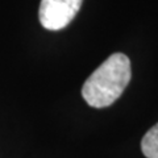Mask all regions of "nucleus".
I'll use <instances>...</instances> for the list:
<instances>
[{"instance_id": "1", "label": "nucleus", "mask_w": 158, "mask_h": 158, "mask_svg": "<svg viewBox=\"0 0 158 158\" xmlns=\"http://www.w3.org/2000/svg\"><path fill=\"white\" fill-rule=\"evenodd\" d=\"M131 77L129 58L123 53H113L87 78L82 96L91 107H108L121 96Z\"/></svg>"}, {"instance_id": "2", "label": "nucleus", "mask_w": 158, "mask_h": 158, "mask_svg": "<svg viewBox=\"0 0 158 158\" xmlns=\"http://www.w3.org/2000/svg\"><path fill=\"white\" fill-rule=\"evenodd\" d=\"M83 0H41L38 19L48 31H61L77 16Z\"/></svg>"}, {"instance_id": "3", "label": "nucleus", "mask_w": 158, "mask_h": 158, "mask_svg": "<svg viewBox=\"0 0 158 158\" xmlns=\"http://www.w3.org/2000/svg\"><path fill=\"white\" fill-rule=\"evenodd\" d=\"M141 150L146 158H158V123L145 133L141 141Z\"/></svg>"}]
</instances>
